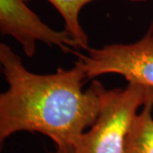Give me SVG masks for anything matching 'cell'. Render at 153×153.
I'll return each mask as SVG.
<instances>
[{
  "instance_id": "obj_7",
  "label": "cell",
  "mask_w": 153,
  "mask_h": 153,
  "mask_svg": "<svg viewBox=\"0 0 153 153\" xmlns=\"http://www.w3.org/2000/svg\"><path fill=\"white\" fill-rule=\"evenodd\" d=\"M50 153H66V152H64V151H62V150H60V149L56 148L55 152H50Z\"/></svg>"
},
{
  "instance_id": "obj_4",
  "label": "cell",
  "mask_w": 153,
  "mask_h": 153,
  "mask_svg": "<svg viewBox=\"0 0 153 153\" xmlns=\"http://www.w3.org/2000/svg\"><path fill=\"white\" fill-rule=\"evenodd\" d=\"M0 33L10 36L22 45L28 57L36 53V42L49 47L57 46L73 54L79 46L66 30L56 31L45 24L23 0H0Z\"/></svg>"
},
{
  "instance_id": "obj_5",
  "label": "cell",
  "mask_w": 153,
  "mask_h": 153,
  "mask_svg": "<svg viewBox=\"0 0 153 153\" xmlns=\"http://www.w3.org/2000/svg\"><path fill=\"white\" fill-rule=\"evenodd\" d=\"M153 102L143 105L126 137L122 153H153Z\"/></svg>"
},
{
  "instance_id": "obj_1",
  "label": "cell",
  "mask_w": 153,
  "mask_h": 153,
  "mask_svg": "<svg viewBox=\"0 0 153 153\" xmlns=\"http://www.w3.org/2000/svg\"><path fill=\"white\" fill-rule=\"evenodd\" d=\"M0 64L8 89L0 94V143L18 132L39 133L56 148L71 153L74 144L94 123L100 111L101 83L94 81L82 91L85 71L59 68L55 73L29 71L22 58L0 44Z\"/></svg>"
},
{
  "instance_id": "obj_3",
  "label": "cell",
  "mask_w": 153,
  "mask_h": 153,
  "mask_svg": "<svg viewBox=\"0 0 153 153\" xmlns=\"http://www.w3.org/2000/svg\"><path fill=\"white\" fill-rule=\"evenodd\" d=\"M76 64L88 79L104 74H118L128 82H136L153 91V22L140 39L132 44H111L87 50L75 51Z\"/></svg>"
},
{
  "instance_id": "obj_6",
  "label": "cell",
  "mask_w": 153,
  "mask_h": 153,
  "mask_svg": "<svg viewBox=\"0 0 153 153\" xmlns=\"http://www.w3.org/2000/svg\"><path fill=\"white\" fill-rule=\"evenodd\" d=\"M26 3L30 0H23ZM49 3L60 13L65 22V30L76 41L79 49L87 51L88 47V38L83 31L79 22V15L82 9L88 4L95 0H48ZM140 3L146 0H128Z\"/></svg>"
},
{
  "instance_id": "obj_2",
  "label": "cell",
  "mask_w": 153,
  "mask_h": 153,
  "mask_svg": "<svg viewBox=\"0 0 153 153\" xmlns=\"http://www.w3.org/2000/svg\"><path fill=\"white\" fill-rule=\"evenodd\" d=\"M153 102V91L129 82L124 88H100V111L94 123L77 139L71 153H122L139 108ZM67 153V152H66Z\"/></svg>"
}]
</instances>
